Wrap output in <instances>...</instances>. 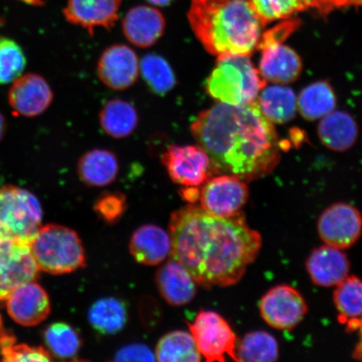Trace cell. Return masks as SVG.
<instances>
[{"mask_svg":"<svg viewBox=\"0 0 362 362\" xmlns=\"http://www.w3.org/2000/svg\"><path fill=\"white\" fill-rule=\"evenodd\" d=\"M171 257L205 288L234 285L259 255L261 235L237 216L211 215L194 204L170 216Z\"/></svg>","mask_w":362,"mask_h":362,"instance_id":"6da1fadb","label":"cell"},{"mask_svg":"<svg viewBox=\"0 0 362 362\" xmlns=\"http://www.w3.org/2000/svg\"><path fill=\"white\" fill-rule=\"evenodd\" d=\"M191 130L216 173L251 181L270 174L279 161L277 132L257 100L242 106L216 103L197 117Z\"/></svg>","mask_w":362,"mask_h":362,"instance_id":"7a4b0ae2","label":"cell"},{"mask_svg":"<svg viewBox=\"0 0 362 362\" xmlns=\"http://www.w3.org/2000/svg\"><path fill=\"white\" fill-rule=\"evenodd\" d=\"M187 17L203 47L217 57L250 55L266 25L245 0H191Z\"/></svg>","mask_w":362,"mask_h":362,"instance_id":"3957f363","label":"cell"},{"mask_svg":"<svg viewBox=\"0 0 362 362\" xmlns=\"http://www.w3.org/2000/svg\"><path fill=\"white\" fill-rule=\"evenodd\" d=\"M266 86L249 55L228 54L219 56L206 81V90L219 103L233 106L246 105L257 100Z\"/></svg>","mask_w":362,"mask_h":362,"instance_id":"277c9868","label":"cell"},{"mask_svg":"<svg viewBox=\"0 0 362 362\" xmlns=\"http://www.w3.org/2000/svg\"><path fill=\"white\" fill-rule=\"evenodd\" d=\"M30 247L39 269L45 273L69 274L86 266L83 242L78 234L67 226H42Z\"/></svg>","mask_w":362,"mask_h":362,"instance_id":"5b68a950","label":"cell"},{"mask_svg":"<svg viewBox=\"0 0 362 362\" xmlns=\"http://www.w3.org/2000/svg\"><path fill=\"white\" fill-rule=\"evenodd\" d=\"M42 221V208L35 194L12 185L0 189V239L30 245Z\"/></svg>","mask_w":362,"mask_h":362,"instance_id":"8992f818","label":"cell"},{"mask_svg":"<svg viewBox=\"0 0 362 362\" xmlns=\"http://www.w3.org/2000/svg\"><path fill=\"white\" fill-rule=\"evenodd\" d=\"M188 327L206 361L223 362L226 356L238 361L237 337L223 316L214 311L202 310Z\"/></svg>","mask_w":362,"mask_h":362,"instance_id":"52a82bcc","label":"cell"},{"mask_svg":"<svg viewBox=\"0 0 362 362\" xmlns=\"http://www.w3.org/2000/svg\"><path fill=\"white\" fill-rule=\"evenodd\" d=\"M161 161L170 179L183 187H199L214 173L209 156L199 144H173L163 153Z\"/></svg>","mask_w":362,"mask_h":362,"instance_id":"ba28073f","label":"cell"},{"mask_svg":"<svg viewBox=\"0 0 362 362\" xmlns=\"http://www.w3.org/2000/svg\"><path fill=\"white\" fill-rule=\"evenodd\" d=\"M249 197L244 180L232 175L208 179L201 189L200 202L204 211L211 215L230 217L241 214Z\"/></svg>","mask_w":362,"mask_h":362,"instance_id":"9c48e42d","label":"cell"},{"mask_svg":"<svg viewBox=\"0 0 362 362\" xmlns=\"http://www.w3.org/2000/svg\"><path fill=\"white\" fill-rule=\"evenodd\" d=\"M39 270L29 244L0 239V300L20 285L34 281Z\"/></svg>","mask_w":362,"mask_h":362,"instance_id":"30bf717a","label":"cell"},{"mask_svg":"<svg viewBox=\"0 0 362 362\" xmlns=\"http://www.w3.org/2000/svg\"><path fill=\"white\" fill-rule=\"evenodd\" d=\"M260 313L271 327L288 330L304 320L308 306L300 292L289 285H278L262 296Z\"/></svg>","mask_w":362,"mask_h":362,"instance_id":"8fae6325","label":"cell"},{"mask_svg":"<svg viewBox=\"0 0 362 362\" xmlns=\"http://www.w3.org/2000/svg\"><path fill=\"white\" fill-rule=\"evenodd\" d=\"M317 228L327 245L342 250L358 241L362 233V216L350 204H333L320 215Z\"/></svg>","mask_w":362,"mask_h":362,"instance_id":"7c38bea8","label":"cell"},{"mask_svg":"<svg viewBox=\"0 0 362 362\" xmlns=\"http://www.w3.org/2000/svg\"><path fill=\"white\" fill-rule=\"evenodd\" d=\"M140 64L137 54L126 45H113L104 51L98 63L102 83L112 90L128 89L136 83Z\"/></svg>","mask_w":362,"mask_h":362,"instance_id":"4fadbf2b","label":"cell"},{"mask_svg":"<svg viewBox=\"0 0 362 362\" xmlns=\"http://www.w3.org/2000/svg\"><path fill=\"white\" fill-rule=\"evenodd\" d=\"M6 300L8 315L24 327H35L43 322L51 313L47 293L33 281L20 285Z\"/></svg>","mask_w":362,"mask_h":362,"instance_id":"5bb4252c","label":"cell"},{"mask_svg":"<svg viewBox=\"0 0 362 362\" xmlns=\"http://www.w3.org/2000/svg\"><path fill=\"white\" fill-rule=\"evenodd\" d=\"M8 98L16 115L31 117L47 110L53 101V92L42 76L29 74L13 81Z\"/></svg>","mask_w":362,"mask_h":362,"instance_id":"9a60e30c","label":"cell"},{"mask_svg":"<svg viewBox=\"0 0 362 362\" xmlns=\"http://www.w3.org/2000/svg\"><path fill=\"white\" fill-rule=\"evenodd\" d=\"M257 48L262 51L259 74L265 81L276 84H288L298 79L302 62L296 51L284 42H262Z\"/></svg>","mask_w":362,"mask_h":362,"instance_id":"2e32d148","label":"cell"},{"mask_svg":"<svg viewBox=\"0 0 362 362\" xmlns=\"http://www.w3.org/2000/svg\"><path fill=\"white\" fill-rule=\"evenodd\" d=\"M122 0H67L63 10L66 20L93 35L95 29L110 30L119 20Z\"/></svg>","mask_w":362,"mask_h":362,"instance_id":"e0dca14e","label":"cell"},{"mask_svg":"<svg viewBox=\"0 0 362 362\" xmlns=\"http://www.w3.org/2000/svg\"><path fill=\"white\" fill-rule=\"evenodd\" d=\"M127 40L135 47L148 48L156 44L165 30V19L156 8L139 6L126 13L122 23Z\"/></svg>","mask_w":362,"mask_h":362,"instance_id":"ac0fdd59","label":"cell"},{"mask_svg":"<svg viewBox=\"0 0 362 362\" xmlns=\"http://www.w3.org/2000/svg\"><path fill=\"white\" fill-rule=\"evenodd\" d=\"M306 268L315 284L325 288L333 287L349 276L350 262L341 249L325 244L311 252Z\"/></svg>","mask_w":362,"mask_h":362,"instance_id":"d6986e66","label":"cell"},{"mask_svg":"<svg viewBox=\"0 0 362 362\" xmlns=\"http://www.w3.org/2000/svg\"><path fill=\"white\" fill-rule=\"evenodd\" d=\"M156 283L162 298L173 306L189 304L197 294V282L173 257L158 269Z\"/></svg>","mask_w":362,"mask_h":362,"instance_id":"ffe728a7","label":"cell"},{"mask_svg":"<svg viewBox=\"0 0 362 362\" xmlns=\"http://www.w3.org/2000/svg\"><path fill=\"white\" fill-rule=\"evenodd\" d=\"M129 252L140 264L156 266L162 264L171 252L170 233L153 224L140 226L134 230L129 242Z\"/></svg>","mask_w":362,"mask_h":362,"instance_id":"44dd1931","label":"cell"},{"mask_svg":"<svg viewBox=\"0 0 362 362\" xmlns=\"http://www.w3.org/2000/svg\"><path fill=\"white\" fill-rule=\"evenodd\" d=\"M78 172L81 180L88 187H107L119 175V160L107 149L94 148L81 157Z\"/></svg>","mask_w":362,"mask_h":362,"instance_id":"7402d4cb","label":"cell"},{"mask_svg":"<svg viewBox=\"0 0 362 362\" xmlns=\"http://www.w3.org/2000/svg\"><path fill=\"white\" fill-rule=\"evenodd\" d=\"M318 134L325 146L342 152L354 146L358 136V127L349 113L333 111L321 119Z\"/></svg>","mask_w":362,"mask_h":362,"instance_id":"603a6c76","label":"cell"},{"mask_svg":"<svg viewBox=\"0 0 362 362\" xmlns=\"http://www.w3.org/2000/svg\"><path fill=\"white\" fill-rule=\"evenodd\" d=\"M334 302L339 322L345 325L349 332L358 330L362 322V280L348 276L337 285Z\"/></svg>","mask_w":362,"mask_h":362,"instance_id":"cb8c5ba5","label":"cell"},{"mask_svg":"<svg viewBox=\"0 0 362 362\" xmlns=\"http://www.w3.org/2000/svg\"><path fill=\"white\" fill-rule=\"evenodd\" d=\"M260 110L271 123L285 124L296 115L297 98L293 90L283 84L265 86L257 98Z\"/></svg>","mask_w":362,"mask_h":362,"instance_id":"d4e9b609","label":"cell"},{"mask_svg":"<svg viewBox=\"0 0 362 362\" xmlns=\"http://www.w3.org/2000/svg\"><path fill=\"white\" fill-rule=\"evenodd\" d=\"M103 130L115 139H124L133 134L139 124L136 108L122 99H112L105 103L99 115Z\"/></svg>","mask_w":362,"mask_h":362,"instance_id":"484cf974","label":"cell"},{"mask_svg":"<svg viewBox=\"0 0 362 362\" xmlns=\"http://www.w3.org/2000/svg\"><path fill=\"white\" fill-rule=\"evenodd\" d=\"M88 320L98 333L115 334L124 328L128 311L123 301L112 297L103 298L90 307Z\"/></svg>","mask_w":362,"mask_h":362,"instance_id":"4316f807","label":"cell"},{"mask_svg":"<svg viewBox=\"0 0 362 362\" xmlns=\"http://www.w3.org/2000/svg\"><path fill=\"white\" fill-rule=\"evenodd\" d=\"M156 361L161 362H199L202 354L191 332L174 330L158 341L156 350Z\"/></svg>","mask_w":362,"mask_h":362,"instance_id":"83f0119b","label":"cell"},{"mask_svg":"<svg viewBox=\"0 0 362 362\" xmlns=\"http://www.w3.org/2000/svg\"><path fill=\"white\" fill-rule=\"evenodd\" d=\"M337 105L336 95L327 81H320L302 90L297 106L305 119H322L334 111Z\"/></svg>","mask_w":362,"mask_h":362,"instance_id":"f1b7e54d","label":"cell"},{"mask_svg":"<svg viewBox=\"0 0 362 362\" xmlns=\"http://www.w3.org/2000/svg\"><path fill=\"white\" fill-rule=\"evenodd\" d=\"M238 361L271 362L279 358V345L268 332H253L246 334L237 346Z\"/></svg>","mask_w":362,"mask_h":362,"instance_id":"f546056e","label":"cell"},{"mask_svg":"<svg viewBox=\"0 0 362 362\" xmlns=\"http://www.w3.org/2000/svg\"><path fill=\"white\" fill-rule=\"evenodd\" d=\"M140 70L149 89L155 94L165 95L175 88V76L168 62L157 54H148L140 62Z\"/></svg>","mask_w":362,"mask_h":362,"instance_id":"4dcf8cb0","label":"cell"},{"mask_svg":"<svg viewBox=\"0 0 362 362\" xmlns=\"http://www.w3.org/2000/svg\"><path fill=\"white\" fill-rule=\"evenodd\" d=\"M44 337L49 349L58 358H74L81 349L79 334L66 323L58 322L49 325L45 329Z\"/></svg>","mask_w":362,"mask_h":362,"instance_id":"1f68e13d","label":"cell"},{"mask_svg":"<svg viewBox=\"0 0 362 362\" xmlns=\"http://www.w3.org/2000/svg\"><path fill=\"white\" fill-rule=\"evenodd\" d=\"M26 58L15 40L0 36V84L12 83L24 71Z\"/></svg>","mask_w":362,"mask_h":362,"instance_id":"d6a6232c","label":"cell"},{"mask_svg":"<svg viewBox=\"0 0 362 362\" xmlns=\"http://www.w3.org/2000/svg\"><path fill=\"white\" fill-rule=\"evenodd\" d=\"M0 351L6 361H49L51 355L43 348L21 344L16 345L15 339L4 332L0 337Z\"/></svg>","mask_w":362,"mask_h":362,"instance_id":"836d02e7","label":"cell"},{"mask_svg":"<svg viewBox=\"0 0 362 362\" xmlns=\"http://www.w3.org/2000/svg\"><path fill=\"white\" fill-rule=\"evenodd\" d=\"M126 198L120 193H106L98 199L94 211L107 223L119 221L126 210Z\"/></svg>","mask_w":362,"mask_h":362,"instance_id":"e575fe53","label":"cell"},{"mask_svg":"<svg viewBox=\"0 0 362 362\" xmlns=\"http://www.w3.org/2000/svg\"><path fill=\"white\" fill-rule=\"evenodd\" d=\"M113 361H153L156 354L149 347L142 343L127 345L117 352Z\"/></svg>","mask_w":362,"mask_h":362,"instance_id":"d590c367","label":"cell"},{"mask_svg":"<svg viewBox=\"0 0 362 362\" xmlns=\"http://www.w3.org/2000/svg\"><path fill=\"white\" fill-rule=\"evenodd\" d=\"M314 8L320 13H328L334 8L351 6H361L362 0H312Z\"/></svg>","mask_w":362,"mask_h":362,"instance_id":"8d00e7d4","label":"cell"},{"mask_svg":"<svg viewBox=\"0 0 362 362\" xmlns=\"http://www.w3.org/2000/svg\"><path fill=\"white\" fill-rule=\"evenodd\" d=\"M180 194L185 201L194 204L200 200L201 189L197 187H184L181 189Z\"/></svg>","mask_w":362,"mask_h":362,"instance_id":"74e56055","label":"cell"},{"mask_svg":"<svg viewBox=\"0 0 362 362\" xmlns=\"http://www.w3.org/2000/svg\"><path fill=\"white\" fill-rule=\"evenodd\" d=\"M358 330L359 341L357 343L354 353H353V357L356 360L362 361V322Z\"/></svg>","mask_w":362,"mask_h":362,"instance_id":"f35d334b","label":"cell"},{"mask_svg":"<svg viewBox=\"0 0 362 362\" xmlns=\"http://www.w3.org/2000/svg\"><path fill=\"white\" fill-rule=\"evenodd\" d=\"M148 1L157 7H166L170 6L175 0H148Z\"/></svg>","mask_w":362,"mask_h":362,"instance_id":"ab89813d","label":"cell"},{"mask_svg":"<svg viewBox=\"0 0 362 362\" xmlns=\"http://www.w3.org/2000/svg\"><path fill=\"white\" fill-rule=\"evenodd\" d=\"M6 119L1 112H0V141H1L4 134H6Z\"/></svg>","mask_w":362,"mask_h":362,"instance_id":"60d3db41","label":"cell"},{"mask_svg":"<svg viewBox=\"0 0 362 362\" xmlns=\"http://www.w3.org/2000/svg\"><path fill=\"white\" fill-rule=\"evenodd\" d=\"M4 332V329H3V327H2V320H1V316H0V332Z\"/></svg>","mask_w":362,"mask_h":362,"instance_id":"b9f144b4","label":"cell"},{"mask_svg":"<svg viewBox=\"0 0 362 362\" xmlns=\"http://www.w3.org/2000/svg\"><path fill=\"white\" fill-rule=\"evenodd\" d=\"M4 333V332H0V337H1L2 334Z\"/></svg>","mask_w":362,"mask_h":362,"instance_id":"7bdbcfd3","label":"cell"}]
</instances>
